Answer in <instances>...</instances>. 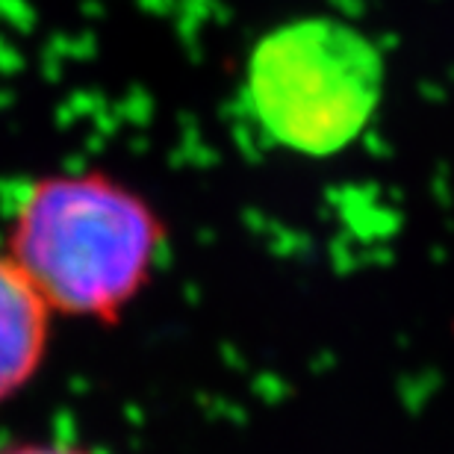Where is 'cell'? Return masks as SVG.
<instances>
[{"label":"cell","instance_id":"1","mask_svg":"<svg viewBox=\"0 0 454 454\" xmlns=\"http://www.w3.org/2000/svg\"><path fill=\"white\" fill-rule=\"evenodd\" d=\"M166 245V219L136 186L62 171L24 189L4 254L53 316L115 328L148 293Z\"/></svg>","mask_w":454,"mask_h":454},{"label":"cell","instance_id":"2","mask_svg":"<svg viewBox=\"0 0 454 454\" xmlns=\"http://www.w3.org/2000/svg\"><path fill=\"white\" fill-rule=\"evenodd\" d=\"M384 89V51L337 15L289 18L245 59L242 95L254 124L298 157L351 148L378 115Z\"/></svg>","mask_w":454,"mask_h":454},{"label":"cell","instance_id":"3","mask_svg":"<svg viewBox=\"0 0 454 454\" xmlns=\"http://www.w3.org/2000/svg\"><path fill=\"white\" fill-rule=\"evenodd\" d=\"M53 313L0 251V407L39 378L51 351Z\"/></svg>","mask_w":454,"mask_h":454},{"label":"cell","instance_id":"4","mask_svg":"<svg viewBox=\"0 0 454 454\" xmlns=\"http://www.w3.org/2000/svg\"><path fill=\"white\" fill-rule=\"evenodd\" d=\"M0 454H101L77 442H57V440H15L4 442Z\"/></svg>","mask_w":454,"mask_h":454}]
</instances>
